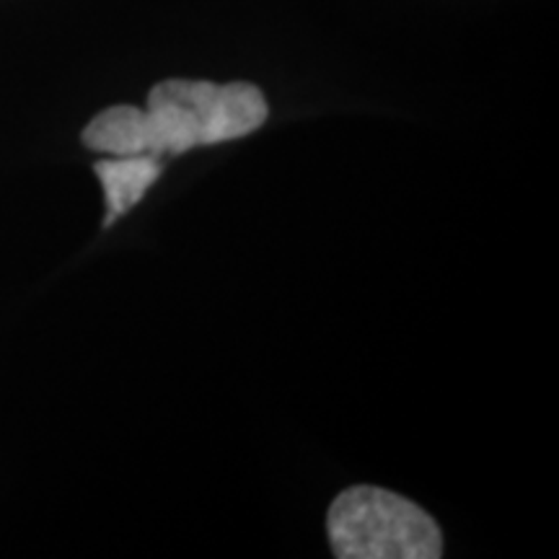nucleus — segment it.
Masks as SVG:
<instances>
[{"instance_id": "1", "label": "nucleus", "mask_w": 559, "mask_h": 559, "mask_svg": "<svg viewBox=\"0 0 559 559\" xmlns=\"http://www.w3.org/2000/svg\"><path fill=\"white\" fill-rule=\"evenodd\" d=\"M267 102L251 83L160 81L148 107H109L83 130V143L107 156H181L200 145L251 135L267 122Z\"/></svg>"}, {"instance_id": "2", "label": "nucleus", "mask_w": 559, "mask_h": 559, "mask_svg": "<svg viewBox=\"0 0 559 559\" xmlns=\"http://www.w3.org/2000/svg\"><path fill=\"white\" fill-rule=\"evenodd\" d=\"M330 544L340 559H438L443 536L432 515L383 487H349L326 515Z\"/></svg>"}, {"instance_id": "3", "label": "nucleus", "mask_w": 559, "mask_h": 559, "mask_svg": "<svg viewBox=\"0 0 559 559\" xmlns=\"http://www.w3.org/2000/svg\"><path fill=\"white\" fill-rule=\"evenodd\" d=\"M94 171L104 187V198H107L109 226L143 200L148 187L158 179L160 166L156 156H115L96 160Z\"/></svg>"}]
</instances>
